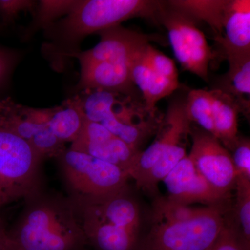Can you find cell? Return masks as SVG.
<instances>
[{
    "label": "cell",
    "instance_id": "2",
    "mask_svg": "<svg viewBox=\"0 0 250 250\" xmlns=\"http://www.w3.org/2000/svg\"><path fill=\"white\" fill-rule=\"evenodd\" d=\"M68 198L87 246L93 250H137L142 216L127 184L104 196L70 195Z\"/></svg>",
    "mask_w": 250,
    "mask_h": 250
},
{
    "label": "cell",
    "instance_id": "3",
    "mask_svg": "<svg viewBox=\"0 0 250 250\" xmlns=\"http://www.w3.org/2000/svg\"><path fill=\"white\" fill-rule=\"evenodd\" d=\"M16 225L6 232L18 250H85L86 238L70 199L41 191L26 199Z\"/></svg>",
    "mask_w": 250,
    "mask_h": 250
},
{
    "label": "cell",
    "instance_id": "25",
    "mask_svg": "<svg viewBox=\"0 0 250 250\" xmlns=\"http://www.w3.org/2000/svg\"><path fill=\"white\" fill-rule=\"evenodd\" d=\"M236 202L230 216L245 241L250 244V178L239 174L236 180Z\"/></svg>",
    "mask_w": 250,
    "mask_h": 250
},
{
    "label": "cell",
    "instance_id": "23",
    "mask_svg": "<svg viewBox=\"0 0 250 250\" xmlns=\"http://www.w3.org/2000/svg\"><path fill=\"white\" fill-rule=\"evenodd\" d=\"M187 155L186 148L182 143L170 148L136 185L143 191L152 196H156L159 182H163L179 161Z\"/></svg>",
    "mask_w": 250,
    "mask_h": 250
},
{
    "label": "cell",
    "instance_id": "8",
    "mask_svg": "<svg viewBox=\"0 0 250 250\" xmlns=\"http://www.w3.org/2000/svg\"><path fill=\"white\" fill-rule=\"evenodd\" d=\"M49 108L24 106L11 98L0 101V126L31 145L42 156L58 158L67 148L47 126Z\"/></svg>",
    "mask_w": 250,
    "mask_h": 250
},
{
    "label": "cell",
    "instance_id": "29",
    "mask_svg": "<svg viewBox=\"0 0 250 250\" xmlns=\"http://www.w3.org/2000/svg\"><path fill=\"white\" fill-rule=\"evenodd\" d=\"M233 164L238 173L250 178V141L249 138L238 137L232 151Z\"/></svg>",
    "mask_w": 250,
    "mask_h": 250
},
{
    "label": "cell",
    "instance_id": "5",
    "mask_svg": "<svg viewBox=\"0 0 250 250\" xmlns=\"http://www.w3.org/2000/svg\"><path fill=\"white\" fill-rule=\"evenodd\" d=\"M42 159L27 141L0 126V207L41 191Z\"/></svg>",
    "mask_w": 250,
    "mask_h": 250
},
{
    "label": "cell",
    "instance_id": "6",
    "mask_svg": "<svg viewBox=\"0 0 250 250\" xmlns=\"http://www.w3.org/2000/svg\"><path fill=\"white\" fill-rule=\"evenodd\" d=\"M157 24L166 28L169 42L176 59L187 70L209 82L208 67L217 54L208 45L205 34L197 27L195 21L187 14L161 1L158 11Z\"/></svg>",
    "mask_w": 250,
    "mask_h": 250
},
{
    "label": "cell",
    "instance_id": "19",
    "mask_svg": "<svg viewBox=\"0 0 250 250\" xmlns=\"http://www.w3.org/2000/svg\"><path fill=\"white\" fill-rule=\"evenodd\" d=\"M215 137L224 147L232 151L238 141V116L241 113L236 100L219 90H210Z\"/></svg>",
    "mask_w": 250,
    "mask_h": 250
},
{
    "label": "cell",
    "instance_id": "30",
    "mask_svg": "<svg viewBox=\"0 0 250 250\" xmlns=\"http://www.w3.org/2000/svg\"><path fill=\"white\" fill-rule=\"evenodd\" d=\"M18 59V54L13 51L0 48V86L7 80Z\"/></svg>",
    "mask_w": 250,
    "mask_h": 250
},
{
    "label": "cell",
    "instance_id": "11",
    "mask_svg": "<svg viewBox=\"0 0 250 250\" xmlns=\"http://www.w3.org/2000/svg\"><path fill=\"white\" fill-rule=\"evenodd\" d=\"M163 182L168 193L167 198L181 205L202 203L207 207H216L231 204V196L212 187L197 171L188 155L179 161Z\"/></svg>",
    "mask_w": 250,
    "mask_h": 250
},
{
    "label": "cell",
    "instance_id": "32",
    "mask_svg": "<svg viewBox=\"0 0 250 250\" xmlns=\"http://www.w3.org/2000/svg\"><path fill=\"white\" fill-rule=\"evenodd\" d=\"M3 250H18L16 248H15L14 246H11L10 243H8L7 241H5L4 248H3Z\"/></svg>",
    "mask_w": 250,
    "mask_h": 250
},
{
    "label": "cell",
    "instance_id": "1",
    "mask_svg": "<svg viewBox=\"0 0 250 250\" xmlns=\"http://www.w3.org/2000/svg\"><path fill=\"white\" fill-rule=\"evenodd\" d=\"M161 1L154 0H82L70 14L44 29L42 55L54 70L62 72L81 52L86 36L120 25L134 18L157 24Z\"/></svg>",
    "mask_w": 250,
    "mask_h": 250
},
{
    "label": "cell",
    "instance_id": "27",
    "mask_svg": "<svg viewBox=\"0 0 250 250\" xmlns=\"http://www.w3.org/2000/svg\"><path fill=\"white\" fill-rule=\"evenodd\" d=\"M143 54L145 60L153 71L171 80L179 81L178 72L172 59L154 48L150 43L145 46Z\"/></svg>",
    "mask_w": 250,
    "mask_h": 250
},
{
    "label": "cell",
    "instance_id": "7",
    "mask_svg": "<svg viewBox=\"0 0 250 250\" xmlns=\"http://www.w3.org/2000/svg\"><path fill=\"white\" fill-rule=\"evenodd\" d=\"M57 159L70 195H109L125 187L130 178L121 167L70 148Z\"/></svg>",
    "mask_w": 250,
    "mask_h": 250
},
{
    "label": "cell",
    "instance_id": "4",
    "mask_svg": "<svg viewBox=\"0 0 250 250\" xmlns=\"http://www.w3.org/2000/svg\"><path fill=\"white\" fill-rule=\"evenodd\" d=\"M232 205L203 207L184 221L152 218L150 229L141 237L137 250H207L221 231Z\"/></svg>",
    "mask_w": 250,
    "mask_h": 250
},
{
    "label": "cell",
    "instance_id": "18",
    "mask_svg": "<svg viewBox=\"0 0 250 250\" xmlns=\"http://www.w3.org/2000/svg\"><path fill=\"white\" fill-rule=\"evenodd\" d=\"M229 70L215 81L212 90H219L232 97L241 113L250 119V54L226 57Z\"/></svg>",
    "mask_w": 250,
    "mask_h": 250
},
{
    "label": "cell",
    "instance_id": "16",
    "mask_svg": "<svg viewBox=\"0 0 250 250\" xmlns=\"http://www.w3.org/2000/svg\"><path fill=\"white\" fill-rule=\"evenodd\" d=\"M145 46L130 60V77L132 83L141 92L146 109L155 114L156 103L180 88V83L179 81L171 80L153 71L143 57Z\"/></svg>",
    "mask_w": 250,
    "mask_h": 250
},
{
    "label": "cell",
    "instance_id": "33",
    "mask_svg": "<svg viewBox=\"0 0 250 250\" xmlns=\"http://www.w3.org/2000/svg\"></svg>",
    "mask_w": 250,
    "mask_h": 250
},
{
    "label": "cell",
    "instance_id": "22",
    "mask_svg": "<svg viewBox=\"0 0 250 250\" xmlns=\"http://www.w3.org/2000/svg\"><path fill=\"white\" fill-rule=\"evenodd\" d=\"M79 0H41L38 2L30 24L23 31L24 40H29L36 32L44 30L59 18L70 14Z\"/></svg>",
    "mask_w": 250,
    "mask_h": 250
},
{
    "label": "cell",
    "instance_id": "28",
    "mask_svg": "<svg viewBox=\"0 0 250 250\" xmlns=\"http://www.w3.org/2000/svg\"><path fill=\"white\" fill-rule=\"evenodd\" d=\"M38 1L32 0H0V16L5 23L14 22L22 11L34 14Z\"/></svg>",
    "mask_w": 250,
    "mask_h": 250
},
{
    "label": "cell",
    "instance_id": "13",
    "mask_svg": "<svg viewBox=\"0 0 250 250\" xmlns=\"http://www.w3.org/2000/svg\"><path fill=\"white\" fill-rule=\"evenodd\" d=\"M186 99H176L169 103L164 124L154 143L140 153L139 159L130 171V178L136 184L147 174L157 161L170 148L182 142L190 133L191 122L186 112Z\"/></svg>",
    "mask_w": 250,
    "mask_h": 250
},
{
    "label": "cell",
    "instance_id": "26",
    "mask_svg": "<svg viewBox=\"0 0 250 250\" xmlns=\"http://www.w3.org/2000/svg\"><path fill=\"white\" fill-rule=\"evenodd\" d=\"M229 210L225 213L221 231L207 250H250V244L245 241L235 226L230 216Z\"/></svg>",
    "mask_w": 250,
    "mask_h": 250
},
{
    "label": "cell",
    "instance_id": "14",
    "mask_svg": "<svg viewBox=\"0 0 250 250\" xmlns=\"http://www.w3.org/2000/svg\"><path fill=\"white\" fill-rule=\"evenodd\" d=\"M100 42L85 52H79L75 58L80 62V66L105 61H129L143 46L151 41L164 42L161 36L146 34L116 26L100 31Z\"/></svg>",
    "mask_w": 250,
    "mask_h": 250
},
{
    "label": "cell",
    "instance_id": "31",
    "mask_svg": "<svg viewBox=\"0 0 250 250\" xmlns=\"http://www.w3.org/2000/svg\"><path fill=\"white\" fill-rule=\"evenodd\" d=\"M6 228L4 226V222L0 218V250H3L6 236Z\"/></svg>",
    "mask_w": 250,
    "mask_h": 250
},
{
    "label": "cell",
    "instance_id": "20",
    "mask_svg": "<svg viewBox=\"0 0 250 250\" xmlns=\"http://www.w3.org/2000/svg\"><path fill=\"white\" fill-rule=\"evenodd\" d=\"M85 118L80 97L76 94L59 106L49 108L47 126L59 141L72 143L80 135Z\"/></svg>",
    "mask_w": 250,
    "mask_h": 250
},
{
    "label": "cell",
    "instance_id": "24",
    "mask_svg": "<svg viewBox=\"0 0 250 250\" xmlns=\"http://www.w3.org/2000/svg\"><path fill=\"white\" fill-rule=\"evenodd\" d=\"M186 112L191 123L215 136L214 122L210 90H191L186 98Z\"/></svg>",
    "mask_w": 250,
    "mask_h": 250
},
{
    "label": "cell",
    "instance_id": "15",
    "mask_svg": "<svg viewBox=\"0 0 250 250\" xmlns=\"http://www.w3.org/2000/svg\"><path fill=\"white\" fill-rule=\"evenodd\" d=\"M130 60L105 61L81 67L75 90H104L139 100V90L130 77Z\"/></svg>",
    "mask_w": 250,
    "mask_h": 250
},
{
    "label": "cell",
    "instance_id": "17",
    "mask_svg": "<svg viewBox=\"0 0 250 250\" xmlns=\"http://www.w3.org/2000/svg\"><path fill=\"white\" fill-rule=\"evenodd\" d=\"M225 36L215 41L225 57L250 54V1L229 0L223 21Z\"/></svg>",
    "mask_w": 250,
    "mask_h": 250
},
{
    "label": "cell",
    "instance_id": "9",
    "mask_svg": "<svg viewBox=\"0 0 250 250\" xmlns=\"http://www.w3.org/2000/svg\"><path fill=\"white\" fill-rule=\"evenodd\" d=\"M192 147L188 156L197 171L217 190L231 196L238 173L229 151L214 136L197 126H190Z\"/></svg>",
    "mask_w": 250,
    "mask_h": 250
},
{
    "label": "cell",
    "instance_id": "12",
    "mask_svg": "<svg viewBox=\"0 0 250 250\" xmlns=\"http://www.w3.org/2000/svg\"><path fill=\"white\" fill-rule=\"evenodd\" d=\"M70 149L113 164L129 174L141 152L112 134L103 125L86 118L80 135L72 143Z\"/></svg>",
    "mask_w": 250,
    "mask_h": 250
},
{
    "label": "cell",
    "instance_id": "10",
    "mask_svg": "<svg viewBox=\"0 0 250 250\" xmlns=\"http://www.w3.org/2000/svg\"><path fill=\"white\" fill-rule=\"evenodd\" d=\"M118 94L104 90H84L77 95L80 97L87 119L103 125L126 144L141 151L140 147L155 131L159 123L142 126L121 123L113 111V105Z\"/></svg>",
    "mask_w": 250,
    "mask_h": 250
},
{
    "label": "cell",
    "instance_id": "21",
    "mask_svg": "<svg viewBox=\"0 0 250 250\" xmlns=\"http://www.w3.org/2000/svg\"><path fill=\"white\" fill-rule=\"evenodd\" d=\"M167 4L182 11L195 22L207 23L215 34V40L223 37V21L229 0H170Z\"/></svg>",
    "mask_w": 250,
    "mask_h": 250
}]
</instances>
